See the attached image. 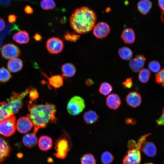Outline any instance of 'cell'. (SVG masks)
<instances>
[{"label":"cell","instance_id":"28","mask_svg":"<svg viewBox=\"0 0 164 164\" xmlns=\"http://www.w3.org/2000/svg\"><path fill=\"white\" fill-rule=\"evenodd\" d=\"M151 75V73L149 69H142L139 71L138 79L141 83H145L149 81Z\"/></svg>","mask_w":164,"mask_h":164},{"label":"cell","instance_id":"38","mask_svg":"<svg viewBox=\"0 0 164 164\" xmlns=\"http://www.w3.org/2000/svg\"><path fill=\"white\" fill-rule=\"evenodd\" d=\"M122 85L124 88L128 89L131 88L133 85V82L131 77L126 79L122 83Z\"/></svg>","mask_w":164,"mask_h":164},{"label":"cell","instance_id":"18","mask_svg":"<svg viewBox=\"0 0 164 164\" xmlns=\"http://www.w3.org/2000/svg\"><path fill=\"white\" fill-rule=\"evenodd\" d=\"M121 38L125 43L132 44L135 40V32L131 28L125 29L122 32Z\"/></svg>","mask_w":164,"mask_h":164},{"label":"cell","instance_id":"10","mask_svg":"<svg viewBox=\"0 0 164 164\" xmlns=\"http://www.w3.org/2000/svg\"><path fill=\"white\" fill-rule=\"evenodd\" d=\"M110 31L109 26L106 23L101 22L97 24L94 26L93 33L97 38L103 39L106 37Z\"/></svg>","mask_w":164,"mask_h":164},{"label":"cell","instance_id":"46","mask_svg":"<svg viewBox=\"0 0 164 164\" xmlns=\"http://www.w3.org/2000/svg\"><path fill=\"white\" fill-rule=\"evenodd\" d=\"M158 3L161 9L164 12V0H158Z\"/></svg>","mask_w":164,"mask_h":164},{"label":"cell","instance_id":"6","mask_svg":"<svg viewBox=\"0 0 164 164\" xmlns=\"http://www.w3.org/2000/svg\"><path fill=\"white\" fill-rule=\"evenodd\" d=\"M31 89V87H30L20 93L14 92H12L8 103L12 108L14 114L18 113L22 108L23 100L29 93Z\"/></svg>","mask_w":164,"mask_h":164},{"label":"cell","instance_id":"45","mask_svg":"<svg viewBox=\"0 0 164 164\" xmlns=\"http://www.w3.org/2000/svg\"><path fill=\"white\" fill-rule=\"evenodd\" d=\"M33 37L34 39L37 41H41L42 39V36L37 33L34 35Z\"/></svg>","mask_w":164,"mask_h":164},{"label":"cell","instance_id":"5","mask_svg":"<svg viewBox=\"0 0 164 164\" xmlns=\"http://www.w3.org/2000/svg\"><path fill=\"white\" fill-rule=\"evenodd\" d=\"M16 118L13 115L0 121V134L9 137L14 134L16 130Z\"/></svg>","mask_w":164,"mask_h":164},{"label":"cell","instance_id":"32","mask_svg":"<svg viewBox=\"0 0 164 164\" xmlns=\"http://www.w3.org/2000/svg\"><path fill=\"white\" fill-rule=\"evenodd\" d=\"M114 157L110 152L106 151L102 153L101 160L103 164H110L113 161Z\"/></svg>","mask_w":164,"mask_h":164},{"label":"cell","instance_id":"19","mask_svg":"<svg viewBox=\"0 0 164 164\" xmlns=\"http://www.w3.org/2000/svg\"><path fill=\"white\" fill-rule=\"evenodd\" d=\"M41 74L48 79L49 84L53 87L54 88H59L63 85V77L61 75H54L48 77L44 73L42 72Z\"/></svg>","mask_w":164,"mask_h":164},{"label":"cell","instance_id":"9","mask_svg":"<svg viewBox=\"0 0 164 164\" xmlns=\"http://www.w3.org/2000/svg\"><path fill=\"white\" fill-rule=\"evenodd\" d=\"M46 47L48 51L51 54H56L60 53L64 47L62 40L57 37H52L47 41Z\"/></svg>","mask_w":164,"mask_h":164},{"label":"cell","instance_id":"16","mask_svg":"<svg viewBox=\"0 0 164 164\" xmlns=\"http://www.w3.org/2000/svg\"><path fill=\"white\" fill-rule=\"evenodd\" d=\"M38 143L39 149L43 152H46L50 150L53 146L52 138L46 135L40 136Z\"/></svg>","mask_w":164,"mask_h":164},{"label":"cell","instance_id":"17","mask_svg":"<svg viewBox=\"0 0 164 164\" xmlns=\"http://www.w3.org/2000/svg\"><path fill=\"white\" fill-rule=\"evenodd\" d=\"M36 133L33 132L24 135L23 137L22 142L26 147L31 148L35 147L38 142V138L36 135Z\"/></svg>","mask_w":164,"mask_h":164},{"label":"cell","instance_id":"23","mask_svg":"<svg viewBox=\"0 0 164 164\" xmlns=\"http://www.w3.org/2000/svg\"><path fill=\"white\" fill-rule=\"evenodd\" d=\"M13 40L20 44H26L29 41L28 32L25 30L20 31L15 33L12 37Z\"/></svg>","mask_w":164,"mask_h":164},{"label":"cell","instance_id":"13","mask_svg":"<svg viewBox=\"0 0 164 164\" xmlns=\"http://www.w3.org/2000/svg\"><path fill=\"white\" fill-rule=\"evenodd\" d=\"M12 148L8 142L0 137V163L10 156Z\"/></svg>","mask_w":164,"mask_h":164},{"label":"cell","instance_id":"7","mask_svg":"<svg viewBox=\"0 0 164 164\" xmlns=\"http://www.w3.org/2000/svg\"><path fill=\"white\" fill-rule=\"evenodd\" d=\"M85 107L84 99L80 96L73 97L69 101L67 109L68 113L72 115H77L80 114Z\"/></svg>","mask_w":164,"mask_h":164},{"label":"cell","instance_id":"26","mask_svg":"<svg viewBox=\"0 0 164 164\" xmlns=\"http://www.w3.org/2000/svg\"><path fill=\"white\" fill-rule=\"evenodd\" d=\"M152 6V3L149 0H141L137 5L138 11L144 15H146L149 12Z\"/></svg>","mask_w":164,"mask_h":164},{"label":"cell","instance_id":"15","mask_svg":"<svg viewBox=\"0 0 164 164\" xmlns=\"http://www.w3.org/2000/svg\"><path fill=\"white\" fill-rule=\"evenodd\" d=\"M106 104L108 108L113 110H117L121 105V98L117 94L114 93L111 94L106 98Z\"/></svg>","mask_w":164,"mask_h":164},{"label":"cell","instance_id":"1","mask_svg":"<svg viewBox=\"0 0 164 164\" xmlns=\"http://www.w3.org/2000/svg\"><path fill=\"white\" fill-rule=\"evenodd\" d=\"M28 108L29 113L26 117L32 122L33 132L36 133L40 128H46L49 123H56L57 121L55 115L56 107L53 104L46 102L45 104H36L30 101Z\"/></svg>","mask_w":164,"mask_h":164},{"label":"cell","instance_id":"48","mask_svg":"<svg viewBox=\"0 0 164 164\" xmlns=\"http://www.w3.org/2000/svg\"><path fill=\"white\" fill-rule=\"evenodd\" d=\"M161 19L164 24V12H163V13H162V15Z\"/></svg>","mask_w":164,"mask_h":164},{"label":"cell","instance_id":"35","mask_svg":"<svg viewBox=\"0 0 164 164\" xmlns=\"http://www.w3.org/2000/svg\"><path fill=\"white\" fill-rule=\"evenodd\" d=\"M155 80L158 84L164 87V68L156 74Z\"/></svg>","mask_w":164,"mask_h":164},{"label":"cell","instance_id":"21","mask_svg":"<svg viewBox=\"0 0 164 164\" xmlns=\"http://www.w3.org/2000/svg\"><path fill=\"white\" fill-rule=\"evenodd\" d=\"M141 149L146 155L150 157L154 156L156 153V147L152 142H145Z\"/></svg>","mask_w":164,"mask_h":164},{"label":"cell","instance_id":"49","mask_svg":"<svg viewBox=\"0 0 164 164\" xmlns=\"http://www.w3.org/2000/svg\"><path fill=\"white\" fill-rule=\"evenodd\" d=\"M145 164H153L152 163H146Z\"/></svg>","mask_w":164,"mask_h":164},{"label":"cell","instance_id":"30","mask_svg":"<svg viewBox=\"0 0 164 164\" xmlns=\"http://www.w3.org/2000/svg\"><path fill=\"white\" fill-rule=\"evenodd\" d=\"M81 164H96V160L94 156L90 153L83 155L80 158Z\"/></svg>","mask_w":164,"mask_h":164},{"label":"cell","instance_id":"31","mask_svg":"<svg viewBox=\"0 0 164 164\" xmlns=\"http://www.w3.org/2000/svg\"><path fill=\"white\" fill-rule=\"evenodd\" d=\"M12 77L9 70L4 67L0 68V82H6L9 80Z\"/></svg>","mask_w":164,"mask_h":164},{"label":"cell","instance_id":"42","mask_svg":"<svg viewBox=\"0 0 164 164\" xmlns=\"http://www.w3.org/2000/svg\"><path fill=\"white\" fill-rule=\"evenodd\" d=\"M136 143L133 140H129L128 142V146L129 149H132L135 147Z\"/></svg>","mask_w":164,"mask_h":164},{"label":"cell","instance_id":"39","mask_svg":"<svg viewBox=\"0 0 164 164\" xmlns=\"http://www.w3.org/2000/svg\"><path fill=\"white\" fill-rule=\"evenodd\" d=\"M156 122L158 126H164V108H163L161 116L156 120Z\"/></svg>","mask_w":164,"mask_h":164},{"label":"cell","instance_id":"33","mask_svg":"<svg viewBox=\"0 0 164 164\" xmlns=\"http://www.w3.org/2000/svg\"><path fill=\"white\" fill-rule=\"evenodd\" d=\"M40 5L42 9L44 10H48L54 9L56 4L53 0H42Z\"/></svg>","mask_w":164,"mask_h":164},{"label":"cell","instance_id":"41","mask_svg":"<svg viewBox=\"0 0 164 164\" xmlns=\"http://www.w3.org/2000/svg\"><path fill=\"white\" fill-rule=\"evenodd\" d=\"M17 16L14 14H11L8 16V20L10 23H13L16 22Z\"/></svg>","mask_w":164,"mask_h":164},{"label":"cell","instance_id":"4","mask_svg":"<svg viewBox=\"0 0 164 164\" xmlns=\"http://www.w3.org/2000/svg\"><path fill=\"white\" fill-rule=\"evenodd\" d=\"M72 145L70 138L67 133L62 135L55 141L54 148L56 152L53 155L56 158L65 159L67 156Z\"/></svg>","mask_w":164,"mask_h":164},{"label":"cell","instance_id":"44","mask_svg":"<svg viewBox=\"0 0 164 164\" xmlns=\"http://www.w3.org/2000/svg\"><path fill=\"white\" fill-rule=\"evenodd\" d=\"M5 24L4 20L0 17V32L2 31L5 28Z\"/></svg>","mask_w":164,"mask_h":164},{"label":"cell","instance_id":"27","mask_svg":"<svg viewBox=\"0 0 164 164\" xmlns=\"http://www.w3.org/2000/svg\"><path fill=\"white\" fill-rule=\"evenodd\" d=\"M118 52L120 57L124 60H129L133 56L132 51L131 49L126 46L119 48Z\"/></svg>","mask_w":164,"mask_h":164},{"label":"cell","instance_id":"47","mask_svg":"<svg viewBox=\"0 0 164 164\" xmlns=\"http://www.w3.org/2000/svg\"><path fill=\"white\" fill-rule=\"evenodd\" d=\"M85 83L88 86H91L94 84V82L92 80L88 79L86 80Z\"/></svg>","mask_w":164,"mask_h":164},{"label":"cell","instance_id":"43","mask_svg":"<svg viewBox=\"0 0 164 164\" xmlns=\"http://www.w3.org/2000/svg\"><path fill=\"white\" fill-rule=\"evenodd\" d=\"M24 11L27 14H31L33 13V11L32 8L29 5H27L25 6Z\"/></svg>","mask_w":164,"mask_h":164},{"label":"cell","instance_id":"3","mask_svg":"<svg viewBox=\"0 0 164 164\" xmlns=\"http://www.w3.org/2000/svg\"><path fill=\"white\" fill-rule=\"evenodd\" d=\"M151 135L150 133L142 135L138 139L135 147L129 149L127 154L124 157L122 164H140L141 160L140 150L142 146L145 142L148 137Z\"/></svg>","mask_w":164,"mask_h":164},{"label":"cell","instance_id":"40","mask_svg":"<svg viewBox=\"0 0 164 164\" xmlns=\"http://www.w3.org/2000/svg\"><path fill=\"white\" fill-rule=\"evenodd\" d=\"M125 123L128 125H134L136 124V120L133 118H127L125 119Z\"/></svg>","mask_w":164,"mask_h":164},{"label":"cell","instance_id":"34","mask_svg":"<svg viewBox=\"0 0 164 164\" xmlns=\"http://www.w3.org/2000/svg\"><path fill=\"white\" fill-rule=\"evenodd\" d=\"M80 38V36L75 33L67 32L63 36L64 39L67 41L76 42Z\"/></svg>","mask_w":164,"mask_h":164},{"label":"cell","instance_id":"37","mask_svg":"<svg viewBox=\"0 0 164 164\" xmlns=\"http://www.w3.org/2000/svg\"><path fill=\"white\" fill-rule=\"evenodd\" d=\"M29 97L31 101H35L39 97V93L36 90L35 88L31 89L29 92Z\"/></svg>","mask_w":164,"mask_h":164},{"label":"cell","instance_id":"8","mask_svg":"<svg viewBox=\"0 0 164 164\" xmlns=\"http://www.w3.org/2000/svg\"><path fill=\"white\" fill-rule=\"evenodd\" d=\"M21 53L19 49L15 45L8 43L3 45L1 50L2 57L5 59L10 60L19 56Z\"/></svg>","mask_w":164,"mask_h":164},{"label":"cell","instance_id":"12","mask_svg":"<svg viewBox=\"0 0 164 164\" xmlns=\"http://www.w3.org/2000/svg\"><path fill=\"white\" fill-rule=\"evenodd\" d=\"M146 59L144 55H138L129 61V65L133 72H139L144 67Z\"/></svg>","mask_w":164,"mask_h":164},{"label":"cell","instance_id":"2","mask_svg":"<svg viewBox=\"0 0 164 164\" xmlns=\"http://www.w3.org/2000/svg\"><path fill=\"white\" fill-rule=\"evenodd\" d=\"M97 19L95 13L87 7L76 9L70 18V26L77 33L83 34L91 31Z\"/></svg>","mask_w":164,"mask_h":164},{"label":"cell","instance_id":"36","mask_svg":"<svg viewBox=\"0 0 164 164\" xmlns=\"http://www.w3.org/2000/svg\"><path fill=\"white\" fill-rule=\"evenodd\" d=\"M148 67L151 71L155 73L158 72L161 68L160 63L156 61H153L149 63Z\"/></svg>","mask_w":164,"mask_h":164},{"label":"cell","instance_id":"25","mask_svg":"<svg viewBox=\"0 0 164 164\" xmlns=\"http://www.w3.org/2000/svg\"><path fill=\"white\" fill-rule=\"evenodd\" d=\"M63 74L62 76L70 77H73L75 74L76 69L72 63H67L63 64L61 67Z\"/></svg>","mask_w":164,"mask_h":164},{"label":"cell","instance_id":"14","mask_svg":"<svg viewBox=\"0 0 164 164\" xmlns=\"http://www.w3.org/2000/svg\"><path fill=\"white\" fill-rule=\"evenodd\" d=\"M142 101L141 95L136 91L130 92L126 97V101L128 105L133 108H136L139 106Z\"/></svg>","mask_w":164,"mask_h":164},{"label":"cell","instance_id":"22","mask_svg":"<svg viewBox=\"0 0 164 164\" xmlns=\"http://www.w3.org/2000/svg\"><path fill=\"white\" fill-rule=\"evenodd\" d=\"M14 114L12 108L7 103L0 101V121Z\"/></svg>","mask_w":164,"mask_h":164},{"label":"cell","instance_id":"20","mask_svg":"<svg viewBox=\"0 0 164 164\" xmlns=\"http://www.w3.org/2000/svg\"><path fill=\"white\" fill-rule=\"evenodd\" d=\"M7 67L9 71L16 73L22 69L23 67V62L19 58H14L8 61Z\"/></svg>","mask_w":164,"mask_h":164},{"label":"cell","instance_id":"11","mask_svg":"<svg viewBox=\"0 0 164 164\" xmlns=\"http://www.w3.org/2000/svg\"><path fill=\"white\" fill-rule=\"evenodd\" d=\"M33 127V124L27 117H22L18 120L16 128L19 132L21 133H26L29 132Z\"/></svg>","mask_w":164,"mask_h":164},{"label":"cell","instance_id":"24","mask_svg":"<svg viewBox=\"0 0 164 164\" xmlns=\"http://www.w3.org/2000/svg\"><path fill=\"white\" fill-rule=\"evenodd\" d=\"M99 118V115L94 111L90 110L86 112L83 115L85 123L88 125H91L95 123Z\"/></svg>","mask_w":164,"mask_h":164},{"label":"cell","instance_id":"29","mask_svg":"<svg viewBox=\"0 0 164 164\" xmlns=\"http://www.w3.org/2000/svg\"><path fill=\"white\" fill-rule=\"evenodd\" d=\"M112 89V86L110 84L106 82H103L100 85L98 91L102 95L107 96L111 92Z\"/></svg>","mask_w":164,"mask_h":164}]
</instances>
